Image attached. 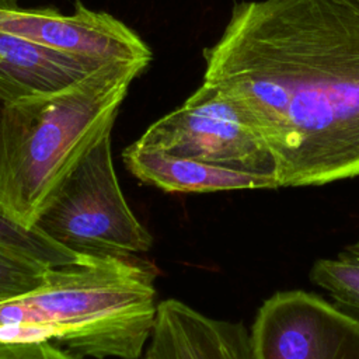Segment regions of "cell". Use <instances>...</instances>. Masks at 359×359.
Here are the masks:
<instances>
[{"label": "cell", "instance_id": "cell-12", "mask_svg": "<svg viewBox=\"0 0 359 359\" xmlns=\"http://www.w3.org/2000/svg\"><path fill=\"white\" fill-rule=\"evenodd\" d=\"M0 244L21 251L49 266H62L79 262L84 258L66 247L55 243L38 229L22 227L0 213Z\"/></svg>", "mask_w": 359, "mask_h": 359}, {"label": "cell", "instance_id": "cell-5", "mask_svg": "<svg viewBox=\"0 0 359 359\" xmlns=\"http://www.w3.org/2000/svg\"><path fill=\"white\" fill-rule=\"evenodd\" d=\"M135 144L175 157L273 175L272 157L241 108L205 83L182 105L151 123Z\"/></svg>", "mask_w": 359, "mask_h": 359}, {"label": "cell", "instance_id": "cell-18", "mask_svg": "<svg viewBox=\"0 0 359 359\" xmlns=\"http://www.w3.org/2000/svg\"><path fill=\"white\" fill-rule=\"evenodd\" d=\"M139 359H146V358H144V356H142V358H139Z\"/></svg>", "mask_w": 359, "mask_h": 359}, {"label": "cell", "instance_id": "cell-13", "mask_svg": "<svg viewBox=\"0 0 359 359\" xmlns=\"http://www.w3.org/2000/svg\"><path fill=\"white\" fill-rule=\"evenodd\" d=\"M52 266L0 244V302L10 300L39 286Z\"/></svg>", "mask_w": 359, "mask_h": 359}, {"label": "cell", "instance_id": "cell-11", "mask_svg": "<svg viewBox=\"0 0 359 359\" xmlns=\"http://www.w3.org/2000/svg\"><path fill=\"white\" fill-rule=\"evenodd\" d=\"M309 279L325 290L335 304L359 317V238L335 257L316 259Z\"/></svg>", "mask_w": 359, "mask_h": 359}, {"label": "cell", "instance_id": "cell-16", "mask_svg": "<svg viewBox=\"0 0 359 359\" xmlns=\"http://www.w3.org/2000/svg\"><path fill=\"white\" fill-rule=\"evenodd\" d=\"M21 0H0V7H18Z\"/></svg>", "mask_w": 359, "mask_h": 359}, {"label": "cell", "instance_id": "cell-10", "mask_svg": "<svg viewBox=\"0 0 359 359\" xmlns=\"http://www.w3.org/2000/svg\"><path fill=\"white\" fill-rule=\"evenodd\" d=\"M126 168L165 192H216L279 188L273 175L243 171L146 150L135 143L122 153Z\"/></svg>", "mask_w": 359, "mask_h": 359}, {"label": "cell", "instance_id": "cell-8", "mask_svg": "<svg viewBox=\"0 0 359 359\" xmlns=\"http://www.w3.org/2000/svg\"><path fill=\"white\" fill-rule=\"evenodd\" d=\"M146 359H254L250 330L241 321L209 317L189 304L157 303Z\"/></svg>", "mask_w": 359, "mask_h": 359}, {"label": "cell", "instance_id": "cell-7", "mask_svg": "<svg viewBox=\"0 0 359 359\" xmlns=\"http://www.w3.org/2000/svg\"><path fill=\"white\" fill-rule=\"evenodd\" d=\"M0 31L74 56L111 60H151L143 39L114 15L76 1L70 15L52 8L0 7Z\"/></svg>", "mask_w": 359, "mask_h": 359}, {"label": "cell", "instance_id": "cell-2", "mask_svg": "<svg viewBox=\"0 0 359 359\" xmlns=\"http://www.w3.org/2000/svg\"><path fill=\"white\" fill-rule=\"evenodd\" d=\"M143 60H112L52 93L10 101L0 125V213L34 229L111 129Z\"/></svg>", "mask_w": 359, "mask_h": 359}, {"label": "cell", "instance_id": "cell-17", "mask_svg": "<svg viewBox=\"0 0 359 359\" xmlns=\"http://www.w3.org/2000/svg\"><path fill=\"white\" fill-rule=\"evenodd\" d=\"M349 1H352V3H358V4H359V0H349Z\"/></svg>", "mask_w": 359, "mask_h": 359}, {"label": "cell", "instance_id": "cell-15", "mask_svg": "<svg viewBox=\"0 0 359 359\" xmlns=\"http://www.w3.org/2000/svg\"><path fill=\"white\" fill-rule=\"evenodd\" d=\"M8 104V100L4 97V94L0 91V125H1V118H3V112L6 105Z\"/></svg>", "mask_w": 359, "mask_h": 359}, {"label": "cell", "instance_id": "cell-1", "mask_svg": "<svg viewBox=\"0 0 359 359\" xmlns=\"http://www.w3.org/2000/svg\"><path fill=\"white\" fill-rule=\"evenodd\" d=\"M203 59L202 83L241 108L279 188L359 175L358 3H236Z\"/></svg>", "mask_w": 359, "mask_h": 359}, {"label": "cell", "instance_id": "cell-3", "mask_svg": "<svg viewBox=\"0 0 359 359\" xmlns=\"http://www.w3.org/2000/svg\"><path fill=\"white\" fill-rule=\"evenodd\" d=\"M157 303L154 272L135 257L52 266L35 289L0 302V341H49L94 359H139Z\"/></svg>", "mask_w": 359, "mask_h": 359}, {"label": "cell", "instance_id": "cell-9", "mask_svg": "<svg viewBox=\"0 0 359 359\" xmlns=\"http://www.w3.org/2000/svg\"><path fill=\"white\" fill-rule=\"evenodd\" d=\"M104 63L0 31V91L8 102L62 90Z\"/></svg>", "mask_w": 359, "mask_h": 359}, {"label": "cell", "instance_id": "cell-14", "mask_svg": "<svg viewBox=\"0 0 359 359\" xmlns=\"http://www.w3.org/2000/svg\"><path fill=\"white\" fill-rule=\"evenodd\" d=\"M0 359H86L49 341H0Z\"/></svg>", "mask_w": 359, "mask_h": 359}, {"label": "cell", "instance_id": "cell-4", "mask_svg": "<svg viewBox=\"0 0 359 359\" xmlns=\"http://www.w3.org/2000/svg\"><path fill=\"white\" fill-rule=\"evenodd\" d=\"M34 227L83 257L128 258L153 244L119 187L111 136L80 161Z\"/></svg>", "mask_w": 359, "mask_h": 359}, {"label": "cell", "instance_id": "cell-6", "mask_svg": "<svg viewBox=\"0 0 359 359\" xmlns=\"http://www.w3.org/2000/svg\"><path fill=\"white\" fill-rule=\"evenodd\" d=\"M250 339L254 359H359V317L317 293L280 290L258 307Z\"/></svg>", "mask_w": 359, "mask_h": 359}]
</instances>
